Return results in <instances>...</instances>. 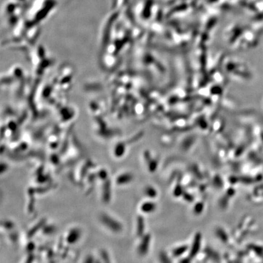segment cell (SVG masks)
<instances>
[{
  "instance_id": "6da1fadb",
  "label": "cell",
  "mask_w": 263,
  "mask_h": 263,
  "mask_svg": "<svg viewBox=\"0 0 263 263\" xmlns=\"http://www.w3.org/2000/svg\"><path fill=\"white\" fill-rule=\"evenodd\" d=\"M100 219L104 226L111 231L118 232L121 230L120 223L108 215L104 214L101 216Z\"/></svg>"
},
{
  "instance_id": "7a4b0ae2",
  "label": "cell",
  "mask_w": 263,
  "mask_h": 263,
  "mask_svg": "<svg viewBox=\"0 0 263 263\" xmlns=\"http://www.w3.org/2000/svg\"><path fill=\"white\" fill-rule=\"evenodd\" d=\"M81 232L78 229H72L68 233L66 238V241L69 244H72L76 243L80 238Z\"/></svg>"
},
{
  "instance_id": "3957f363",
  "label": "cell",
  "mask_w": 263,
  "mask_h": 263,
  "mask_svg": "<svg viewBox=\"0 0 263 263\" xmlns=\"http://www.w3.org/2000/svg\"><path fill=\"white\" fill-rule=\"evenodd\" d=\"M132 179V175L129 173H124L120 175L116 178V182L118 184H123L129 183Z\"/></svg>"
},
{
  "instance_id": "277c9868",
  "label": "cell",
  "mask_w": 263,
  "mask_h": 263,
  "mask_svg": "<svg viewBox=\"0 0 263 263\" xmlns=\"http://www.w3.org/2000/svg\"><path fill=\"white\" fill-rule=\"evenodd\" d=\"M124 153V149L123 147V146L122 145H118L116 146L114 150V154L115 157H120L121 156H123Z\"/></svg>"
},
{
  "instance_id": "5b68a950",
  "label": "cell",
  "mask_w": 263,
  "mask_h": 263,
  "mask_svg": "<svg viewBox=\"0 0 263 263\" xmlns=\"http://www.w3.org/2000/svg\"><path fill=\"white\" fill-rule=\"evenodd\" d=\"M142 209L144 211H146V212L151 211L152 210V209H154V205L152 204L146 203V204H144V205L142 207Z\"/></svg>"
}]
</instances>
